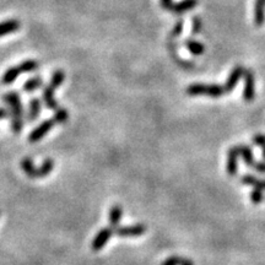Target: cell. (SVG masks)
Listing matches in <instances>:
<instances>
[{
  "instance_id": "obj_32",
  "label": "cell",
  "mask_w": 265,
  "mask_h": 265,
  "mask_svg": "<svg viewBox=\"0 0 265 265\" xmlns=\"http://www.w3.org/2000/svg\"><path fill=\"white\" fill-rule=\"evenodd\" d=\"M179 265H194L193 261L190 260V259H185V258H182L181 260V264Z\"/></svg>"
},
{
  "instance_id": "obj_11",
  "label": "cell",
  "mask_w": 265,
  "mask_h": 265,
  "mask_svg": "<svg viewBox=\"0 0 265 265\" xmlns=\"http://www.w3.org/2000/svg\"><path fill=\"white\" fill-rule=\"evenodd\" d=\"M42 111V101L38 97L32 98L28 103V112H27V120L28 122H35Z\"/></svg>"
},
{
  "instance_id": "obj_17",
  "label": "cell",
  "mask_w": 265,
  "mask_h": 265,
  "mask_svg": "<svg viewBox=\"0 0 265 265\" xmlns=\"http://www.w3.org/2000/svg\"><path fill=\"white\" fill-rule=\"evenodd\" d=\"M42 85H43L42 76L40 75L34 76V78L28 79V80L25 82V85H23V91H25V92H35V91L38 90V88L42 87Z\"/></svg>"
},
{
  "instance_id": "obj_6",
  "label": "cell",
  "mask_w": 265,
  "mask_h": 265,
  "mask_svg": "<svg viewBox=\"0 0 265 265\" xmlns=\"http://www.w3.org/2000/svg\"><path fill=\"white\" fill-rule=\"evenodd\" d=\"M146 232V226L143 223H137L131 226H123V227L116 228V234L122 238L128 237H139Z\"/></svg>"
},
{
  "instance_id": "obj_29",
  "label": "cell",
  "mask_w": 265,
  "mask_h": 265,
  "mask_svg": "<svg viewBox=\"0 0 265 265\" xmlns=\"http://www.w3.org/2000/svg\"><path fill=\"white\" fill-rule=\"evenodd\" d=\"M252 169L258 171L259 173H265V161L264 162H254Z\"/></svg>"
},
{
  "instance_id": "obj_18",
  "label": "cell",
  "mask_w": 265,
  "mask_h": 265,
  "mask_svg": "<svg viewBox=\"0 0 265 265\" xmlns=\"http://www.w3.org/2000/svg\"><path fill=\"white\" fill-rule=\"evenodd\" d=\"M241 182L243 184L253 185V188H258V189L265 190V179H258L257 177L252 175H244L241 178Z\"/></svg>"
},
{
  "instance_id": "obj_27",
  "label": "cell",
  "mask_w": 265,
  "mask_h": 265,
  "mask_svg": "<svg viewBox=\"0 0 265 265\" xmlns=\"http://www.w3.org/2000/svg\"><path fill=\"white\" fill-rule=\"evenodd\" d=\"M181 260H182L181 257H177V255H172V257L167 258L166 260H164L161 265H179V264H181Z\"/></svg>"
},
{
  "instance_id": "obj_2",
  "label": "cell",
  "mask_w": 265,
  "mask_h": 265,
  "mask_svg": "<svg viewBox=\"0 0 265 265\" xmlns=\"http://www.w3.org/2000/svg\"><path fill=\"white\" fill-rule=\"evenodd\" d=\"M37 69H38L37 61L34 60V59H27V60L22 61V63L19 64V65L9 68L7 72L4 73V75H3L2 82L4 85H10L13 84V82H15V80H16L21 74L32 73Z\"/></svg>"
},
{
  "instance_id": "obj_5",
  "label": "cell",
  "mask_w": 265,
  "mask_h": 265,
  "mask_svg": "<svg viewBox=\"0 0 265 265\" xmlns=\"http://www.w3.org/2000/svg\"><path fill=\"white\" fill-rule=\"evenodd\" d=\"M54 124L55 122L53 120V118L52 119H47L44 120L43 123H41V124L36 126V128L31 131V134L28 135L29 143H37V141H40L42 138L46 137V135L52 130Z\"/></svg>"
},
{
  "instance_id": "obj_25",
  "label": "cell",
  "mask_w": 265,
  "mask_h": 265,
  "mask_svg": "<svg viewBox=\"0 0 265 265\" xmlns=\"http://www.w3.org/2000/svg\"><path fill=\"white\" fill-rule=\"evenodd\" d=\"M250 200H252L254 204H259V203L263 200V190L258 189V188H254L250 193Z\"/></svg>"
},
{
  "instance_id": "obj_23",
  "label": "cell",
  "mask_w": 265,
  "mask_h": 265,
  "mask_svg": "<svg viewBox=\"0 0 265 265\" xmlns=\"http://www.w3.org/2000/svg\"><path fill=\"white\" fill-rule=\"evenodd\" d=\"M68 119H69V113H68L65 108L59 107L55 111L54 116H53V120L55 122V124H64V123L68 122Z\"/></svg>"
},
{
  "instance_id": "obj_13",
  "label": "cell",
  "mask_w": 265,
  "mask_h": 265,
  "mask_svg": "<svg viewBox=\"0 0 265 265\" xmlns=\"http://www.w3.org/2000/svg\"><path fill=\"white\" fill-rule=\"evenodd\" d=\"M198 5V0H182V2L173 4L171 8V11L173 14H183L185 11H189L193 8Z\"/></svg>"
},
{
  "instance_id": "obj_7",
  "label": "cell",
  "mask_w": 265,
  "mask_h": 265,
  "mask_svg": "<svg viewBox=\"0 0 265 265\" xmlns=\"http://www.w3.org/2000/svg\"><path fill=\"white\" fill-rule=\"evenodd\" d=\"M113 232H114V229L112 227L102 228L101 231H100L98 234L95 236V238H93L92 246H91L92 250H95V252H98V250L103 249V247L107 244L108 241H110L112 238V236H113Z\"/></svg>"
},
{
  "instance_id": "obj_14",
  "label": "cell",
  "mask_w": 265,
  "mask_h": 265,
  "mask_svg": "<svg viewBox=\"0 0 265 265\" xmlns=\"http://www.w3.org/2000/svg\"><path fill=\"white\" fill-rule=\"evenodd\" d=\"M265 22V0H255L254 4V23L263 26Z\"/></svg>"
},
{
  "instance_id": "obj_22",
  "label": "cell",
  "mask_w": 265,
  "mask_h": 265,
  "mask_svg": "<svg viewBox=\"0 0 265 265\" xmlns=\"http://www.w3.org/2000/svg\"><path fill=\"white\" fill-rule=\"evenodd\" d=\"M64 80H65V73H64L63 70L58 69V70H55L54 73H53L49 85H51V86L55 90V88H58L59 86H61V85H63Z\"/></svg>"
},
{
  "instance_id": "obj_20",
  "label": "cell",
  "mask_w": 265,
  "mask_h": 265,
  "mask_svg": "<svg viewBox=\"0 0 265 265\" xmlns=\"http://www.w3.org/2000/svg\"><path fill=\"white\" fill-rule=\"evenodd\" d=\"M184 46L187 47L188 51H189L191 54H194V55L203 54L205 51L204 44L198 42V41H194V40H187L184 42Z\"/></svg>"
},
{
  "instance_id": "obj_21",
  "label": "cell",
  "mask_w": 265,
  "mask_h": 265,
  "mask_svg": "<svg viewBox=\"0 0 265 265\" xmlns=\"http://www.w3.org/2000/svg\"><path fill=\"white\" fill-rule=\"evenodd\" d=\"M240 149V156L243 158V161L246 162V164H248L249 167H253L254 164V157H253V152L250 150L249 146L247 145H238Z\"/></svg>"
},
{
  "instance_id": "obj_30",
  "label": "cell",
  "mask_w": 265,
  "mask_h": 265,
  "mask_svg": "<svg viewBox=\"0 0 265 265\" xmlns=\"http://www.w3.org/2000/svg\"><path fill=\"white\" fill-rule=\"evenodd\" d=\"M172 5H173L172 0H161V7L166 9V10H171Z\"/></svg>"
},
{
  "instance_id": "obj_12",
  "label": "cell",
  "mask_w": 265,
  "mask_h": 265,
  "mask_svg": "<svg viewBox=\"0 0 265 265\" xmlns=\"http://www.w3.org/2000/svg\"><path fill=\"white\" fill-rule=\"evenodd\" d=\"M20 27H21V23H20V21H17L16 19H11L7 20V21L4 22H0V37L14 34V32L19 31Z\"/></svg>"
},
{
  "instance_id": "obj_19",
  "label": "cell",
  "mask_w": 265,
  "mask_h": 265,
  "mask_svg": "<svg viewBox=\"0 0 265 265\" xmlns=\"http://www.w3.org/2000/svg\"><path fill=\"white\" fill-rule=\"evenodd\" d=\"M53 169H54V161L51 160V158L44 160L43 163L40 167H37V178H44L49 173H52Z\"/></svg>"
},
{
  "instance_id": "obj_4",
  "label": "cell",
  "mask_w": 265,
  "mask_h": 265,
  "mask_svg": "<svg viewBox=\"0 0 265 265\" xmlns=\"http://www.w3.org/2000/svg\"><path fill=\"white\" fill-rule=\"evenodd\" d=\"M244 76V88L243 100L246 102H252L255 98V78L252 70L246 69L243 73Z\"/></svg>"
},
{
  "instance_id": "obj_28",
  "label": "cell",
  "mask_w": 265,
  "mask_h": 265,
  "mask_svg": "<svg viewBox=\"0 0 265 265\" xmlns=\"http://www.w3.org/2000/svg\"><path fill=\"white\" fill-rule=\"evenodd\" d=\"M182 29H183V21H178V22H177V25L175 26V28H173L172 36L178 37L179 35L182 34Z\"/></svg>"
},
{
  "instance_id": "obj_10",
  "label": "cell",
  "mask_w": 265,
  "mask_h": 265,
  "mask_svg": "<svg viewBox=\"0 0 265 265\" xmlns=\"http://www.w3.org/2000/svg\"><path fill=\"white\" fill-rule=\"evenodd\" d=\"M42 100H43L44 105H46V107L48 108V110L57 111L59 108L57 100L54 98V88H53L49 84L43 88Z\"/></svg>"
},
{
  "instance_id": "obj_15",
  "label": "cell",
  "mask_w": 265,
  "mask_h": 265,
  "mask_svg": "<svg viewBox=\"0 0 265 265\" xmlns=\"http://www.w3.org/2000/svg\"><path fill=\"white\" fill-rule=\"evenodd\" d=\"M123 216V209L120 205H113L110 210V223L111 227L116 231V228L119 227L120 220H122Z\"/></svg>"
},
{
  "instance_id": "obj_24",
  "label": "cell",
  "mask_w": 265,
  "mask_h": 265,
  "mask_svg": "<svg viewBox=\"0 0 265 265\" xmlns=\"http://www.w3.org/2000/svg\"><path fill=\"white\" fill-rule=\"evenodd\" d=\"M253 143L257 144L258 146H260L261 154H263V160L265 161V135L255 134L254 137H253Z\"/></svg>"
},
{
  "instance_id": "obj_3",
  "label": "cell",
  "mask_w": 265,
  "mask_h": 265,
  "mask_svg": "<svg viewBox=\"0 0 265 265\" xmlns=\"http://www.w3.org/2000/svg\"><path fill=\"white\" fill-rule=\"evenodd\" d=\"M187 93L190 96L196 95H206L217 98V97L225 95V87L223 85H214V84H193L187 88Z\"/></svg>"
},
{
  "instance_id": "obj_16",
  "label": "cell",
  "mask_w": 265,
  "mask_h": 265,
  "mask_svg": "<svg viewBox=\"0 0 265 265\" xmlns=\"http://www.w3.org/2000/svg\"><path fill=\"white\" fill-rule=\"evenodd\" d=\"M21 169L28 178H37V167L29 157H25L21 161Z\"/></svg>"
},
{
  "instance_id": "obj_9",
  "label": "cell",
  "mask_w": 265,
  "mask_h": 265,
  "mask_svg": "<svg viewBox=\"0 0 265 265\" xmlns=\"http://www.w3.org/2000/svg\"><path fill=\"white\" fill-rule=\"evenodd\" d=\"M244 68L241 67V65H236L234 69H232L231 74H229L227 81L225 82V85H223V87H225V93H229L232 92V90H234L236 85L238 84V81L241 80V78L243 76V73H244Z\"/></svg>"
},
{
  "instance_id": "obj_8",
  "label": "cell",
  "mask_w": 265,
  "mask_h": 265,
  "mask_svg": "<svg viewBox=\"0 0 265 265\" xmlns=\"http://www.w3.org/2000/svg\"><path fill=\"white\" fill-rule=\"evenodd\" d=\"M238 157H240V149L237 146H232L227 152V173L229 176H236L238 172Z\"/></svg>"
},
{
  "instance_id": "obj_31",
  "label": "cell",
  "mask_w": 265,
  "mask_h": 265,
  "mask_svg": "<svg viewBox=\"0 0 265 265\" xmlns=\"http://www.w3.org/2000/svg\"><path fill=\"white\" fill-rule=\"evenodd\" d=\"M9 114H10V112L5 110V108H0V119H5Z\"/></svg>"
},
{
  "instance_id": "obj_1",
  "label": "cell",
  "mask_w": 265,
  "mask_h": 265,
  "mask_svg": "<svg viewBox=\"0 0 265 265\" xmlns=\"http://www.w3.org/2000/svg\"><path fill=\"white\" fill-rule=\"evenodd\" d=\"M3 101L10 107L9 112L11 113V129H13L15 134H19L23 128V110L21 98L16 92L11 91V92L5 93L3 96Z\"/></svg>"
},
{
  "instance_id": "obj_26",
  "label": "cell",
  "mask_w": 265,
  "mask_h": 265,
  "mask_svg": "<svg viewBox=\"0 0 265 265\" xmlns=\"http://www.w3.org/2000/svg\"><path fill=\"white\" fill-rule=\"evenodd\" d=\"M200 29H202V20H200L199 16H195L193 19V27H191V32L194 35L199 34Z\"/></svg>"
}]
</instances>
